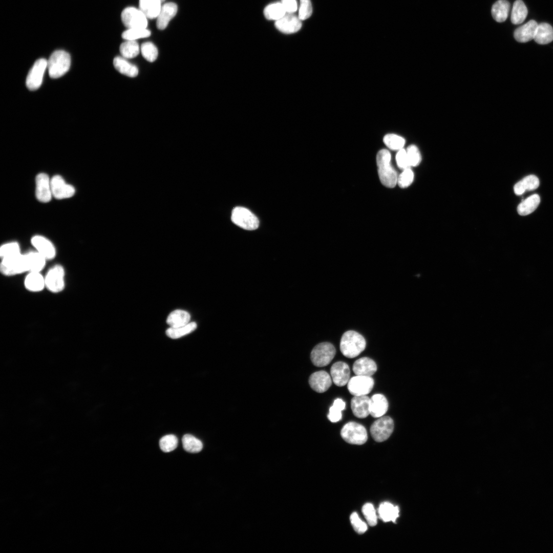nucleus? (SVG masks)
<instances>
[{"label": "nucleus", "instance_id": "aec40b11", "mask_svg": "<svg viewBox=\"0 0 553 553\" xmlns=\"http://www.w3.org/2000/svg\"><path fill=\"white\" fill-rule=\"evenodd\" d=\"M370 399L366 395L354 396L351 400V408L355 416L364 418L370 414Z\"/></svg>", "mask_w": 553, "mask_h": 553}, {"label": "nucleus", "instance_id": "3c124183", "mask_svg": "<svg viewBox=\"0 0 553 553\" xmlns=\"http://www.w3.org/2000/svg\"><path fill=\"white\" fill-rule=\"evenodd\" d=\"M396 161L399 168L405 169L410 168L407 152L404 148L398 151L396 155Z\"/></svg>", "mask_w": 553, "mask_h": 553}, {"label": "nucleus", "instance_id": "7c9ffc66", "mask_svg": "<svg viewBox=\"0 0 553 553\" xmlns=\"http://www.w3.org/2000/svg\"><path fill=\"white\" fill-rule=\"evenodd\" d=\"M510 8L509 3L506 0H498L492 7V15L497 22H504L507 18Z\"/></svg>", "mask_w": 553, "mask_h": 553}, {"label": "nucleus", "instance_id": "09e8293b", "mask_svg": "<svg viewBox=\"0 0 553 553\" xmlns=\"http://www.w3.org/2000/svg\"><path fill=\"white\" fill-rule=\"evenodd\" d=\"M312 8L310 0H300L298 17L301 20L308 18L311 15Z\"/></svg>", "mask_w": 553, "mask_h": 553}, {"label": "nucleus", "instance_id": "f257e3e1", "mask_svg": "<svg viewBox=\"0 0 553 553\" xmlns=\"http://www.w3.org/2000/svg\"><path fill=\"white\" fill-rule=\"evenodd\" d=\"M391 154L386 149L380 150L376 156L378 174L381 183L389 188H393L397 183L396 171L391 163Z\"/></svg>", "mask_w": 553, "mask_h": 553}, {"label": "nucleus", "instance_id": "dca6fc26", "mask_svg": "<svg viewBox=\"0 0 553 553\" xmlns=\"http://www.w3.org/2000/svg\"><path fill=\"white\" fill-rule=\"evenodd\" d=\"M275 27L281 32L290 34L298 31L302 27L301 20L293 13L286 14L275 22Z\"/></svg>", "mask_w": 553, "mask_h": 553}, {"label": "nucleus", "instance_id": "864d4df0", "mask_svg": "<svg viewBox=\"0 0 553 553\" xmlns=\"http://www.w3.org/2000/svg\"><path fill=\"white\" fill-rule=\"evenodd\" d=\"M160 1H161V2H163V1H164V0H160Z\"/></svg>", "mask_w": 553, "mask_h": 553}, {"label": "nucleus", "instance_id": "a878e982", "mask_svg": "<svg viewBox=\"0 0 553 553\" xmlns=\"http://www.w3.org/2000/svg\"><path fill=\"white\" fill-rule=\"evenodd\" d=\"M113 65L115 69L122 74L130 77H135L138 74L137 67L130 62L126 58L117 56L113 60Z\"/></svg>", "mask_w": 553, "mask_h": 553}, {"label": "nucleus", "instance_id": "4c0bfd02", "mask_svg": "<svg viewBox=\"0 0 553 553\" xmlns=\"http://www.w3.org/2000/svg\"><path fill=\"white\" fill-rule=\"evenodd\" d=\"M182 442L183 449L189 453H198L203 448L202 442L190 434L184 435L182 438Z\"/></svg>", "mask_w": 553, "mask_h": 553}, {"label": "nucleus", "instance_id": "37998d69", "mask_svg": "<svg viewBox=\"0 0 553 553\" xmlns=\"http://www.w3.org/2000/svg\"><path fill=\"white\" fill-rule=\"evenodd\" d=\"M140 50L143 57L148 61L153 62L158 57V49L155 45L151 42L148 41L143 43Z\"/></svg>", "mask_w": 553, "mask_h": 553}, {"label": "nucleus", "instance_id": "6ab92c4d", "mask_svg": "<svg viewBox=\"0 0 553 553\" xmlns=\"http://www.w3.org/2000/svg\"><path fill=\"white\" fill-rule=\"evenodd\" d=\"M177 10V5L174 3H166L162 5L156 18L157 28L160 30L164 29L169 21L175 16Z\"/></svg>", "mask_w": 553, "mask_h": 553}, {"label": "nucleus", "instance_id": "7ed1b4c3", "mask_svg": "<svg viewBox=\"0 0 553 553\" xmlns=\"http://www.w3.org/2000/svg\"><path fill=\"white\" fill-rule=\"evenodd\" d=\"M70 65L71 57L68 52L61 50L55 51L48 60L49 76L52 78L63 76L69 71Z\"/></svg>", "mask_w": 553, "mask_h": 553}, {"label": "nucleus", "instance_id": "cd10ccee", "mask_svg": "<svg viewBox=\"0 0 553 553\" xmlns=\"http://www.w3.org/2000/svg\"><path fill=\"white\" fill-rule=\"evenodd\" d=\"M160 0H139V9L147 18H157L161 8Z\"/></svg>", "mask_w": 553, "mask_h": 553}, {"label": "nucleus", "instance_id": "393cba45", "mask_svg": "<svg viewBox=\"0 0 553 553\" xmlns=\"http://www.w3.org/2000/svg\"><path fill=\"white\" fill-rule=\"evenodd\" d=\"M379 517L384 522L392 521L395 522L399 517V509L397 506H394L389 502L381 503L378 509Z\"/></svg>", "mask_w": 553, "mask_h": 553}, {"label": "nucleus", "instance_id": "5701e85b", "mask_svg": "<svg viewBox=\"0 0 553 553\" xmlns=\"http://www.w3.org/2000/svg\"><path fill=\"white\" fill-rule=\"evenodd\" d=\"M388 409V402L386 397L380 394L373 395L370 399V414L374 418L382 416Z\"/></svg>", "mask_w": 553, "mask_h": 553}, {"label": "nucleus", "instance_id": "6e6552de", "mask_svg": "<svg viewBox=\"0 0 553 553\" xmlns=\"http://www.w3.org/2000/svg\"><path fill=\"white\" fill-rule=\"evenodd\" d=\"M231 219L233 223L246 230H254L259 225L258 218L249 209L241 206L233 209Z\"/></svg>", "mask_w": 553, "mask_h": 553}, {"label": "nucleus", "instance_id": "f8f14e48", "mask_svg": "<svg viewBox=\"0 0 553 553\" xmlns=\"http://www.w3.org/2000/svg\"><path fill=\"white\" fill-rule=\"evenodd\" d=\"M374 384V380L371 376L356 375L349 380L347 388L350 393L354 396L366 395L372 391Z\"/></svg>", "mask_w": 553, "mask_h": 553}, {"label": "nucleus", "instance_id": "e433bc0d", "mask_svg": "<svg viewBox=\"0 0 553 553\" xmlns=\"http://www.w3.org/2000/svg\"><path fill=\"white\" fill-rule=\"evenodd\" d=\"M119 50L123 57L132 58L139 54L140 48L136 40H126L120 45Z\"/></svg>", "mask_w": 553, "mask_h": 553}, {"label": "nucleus", "instance_id": "8fccbe9b", "mask_svg": "<svg viewBox=\"0 0 553 553\" xmlns=\"http://www.w3.org/2000/svg\"><path fill=\"white\" fill-rule=\"evenodd\" d=\"M350 519L351 523L355 531L359 534H364L366 531L367 530V524L361 521L356 513L354 512L352 513L350 516Z\"/></svg>", "mask_w": 553, "mask_h": 553}, {"label": "nucleus", "instance_id": "a18cd8bd", "mask_svg": "<svg viewBox=\"0 0 553 553\" xmlns=\"http://www.w3.org/2000/svg\"><path fill=\"white\" fill-rule=\"evenodd\" d=\"M362 513L368 523L371 526H375L377 522V517L373 505L370 503H366L362 507Z\"/></svg>", "mask_w": 553, "mask_h": 553}, {"label": "nucleus", "instance_id": "49530a36", "mask_svg": "<svg viewBox=\"0 0 553 553\" xmlns=\"http://www.w3.org/2000/svg\"><path fill=\"white\" fill-rule=\"evenodd\" d=\"M406 152L410 166L418 165L421 161V154L418 148L412 144L408 147Z\"/></svg>", "mask_w": 553, "mask_h": 553}, {"label": "nucleus", "instance_id": "a19ab883", "mask_svg": "<svg viewBox=\"0 0 553 553\" xmlns=\"http://www.w3.org/2000/svg\"><path fill=\"white\" fill-rule=\"evenodd\" d=\"M151 31L146 28L128 29L122 34V38L125 40H136L151 35Z\"/></svg>", "mask_w": 553, "mask_h": 553}, {"label": "nucleus", "instance_id": "4be33fe9", "mask_svg": "<svg viewBox=\"0 0 553 553\" xmlns=\"http://www.w3.org/2000/svg\"><path fill=\"white\" fill-rule=\"evenodd\" d=\"M535 20H530L517 28L514 33L515 39L520 42H526L534 39L538 26Z\"/></svg>", "mask_w": 553, "mask_h": 553}, {"label": "nucleus", "instance_id": "c85d7f7f", "mask_svg": "<svg viewBox=\"0 0 553 553\" xmlns=\"http://www.w3.org/2000/svg\"><path fill=\"white\" fill-rule=\"evenodd\" d=\"M539 186V180L535 175H529L517 182L514 187L515 193L521 195L526 191L536 189Z\"/></svg>", "mask_w": 553, "mask_h": 553}, {"label": "nucleus", "instance_id": "f03ea898", "mask_svg": "<svg viewBox=\"0 0 553 553\" xmlns=\"http://www.w3.org/2000/svg\"><path fill=\"white\" fill-rule=\"evenodd\" d=\"M365 338L359 333L353 330L345 332L340 342V350L346 357L352 358L359 355L366 348Z\"/></svg>", "mask_w": 553, "mask_h": 553}, {"label": "nucleus", "instance_id": "de8ad7c7", "mask_svg": "<svg viewBox=\"0 0 553 553\" xmlns=\"http://www.w3.org/2000/svg\"><path fill=\"white\" fill-rule=\"evenodd\" d=\"M413 179L414 173L410 167L408 168L403 169L402 172L398 176L397 184L401 188H406L412 184Z\"/></svg>", "mask_w": 553, "mask_h": 553}, {"label": "nucleus", "instance_id": "a211bd4d", "mask_svg": "<svg viewBox=\"0 0 553 553\" xmlns=\"http://www.w3.org/2000/svg\"><path fill=\"white\" fill-rule=\"evenodd\" d=\"M309 384L314 391L323 393L330 387L332 380L327 372L322 370L314 372L310 376Z\"/></svg>", "mask_w": 553, "mask_h": 553}, {"label": "nucleus", "instance_id": "72a5a7b5", "mask_svg": "<svg viewBox=\"0 0 553 553\" xmlns=\"http://www.w3.org/2000/svg\"><path fill=\"white\" fill-rule=\"evenodd\" d=\"M528 14L527 7L522 0H516L513 6L511 19L514 25L520 24L525 19Z\"/></svg>", "mask_w": 553, "mask_h": 553}, {"label": "nucleus", "instance_id": "603ef678", "mask_svg": "<svg viewBox=\"0 0 553 553\" xmlns=\"http://www.w3.org/2000/svg\"><path fill=\"white\" fill-rule=\"evenodd\" d=\"M286 13H293L297 10V3L296 0H281Z\"/></svg>", "mask_w": 553, "mask_h": 553}, {"label": "nucleus", "instance_id": "79ce46f5", "mask_svg": "<svg viewBox=\"0 0 553 553\" xmlns=\"http://www.w3.org/2000/svg\"><path fill=\"white\" fill-rule=\"evenodd\" d=\"M21 253L17 242H11L3 244L0 248L1 259L13 257Z\"/></svg>", "mask_w": 553, "mask_h": 553}, {"label": "nucleus", "instance_id": "39448f33", "mask_svg": "<svg viewBox=\"0 0 553 553\" xmlns=\"http://www.w3.org/2000/svg\"><path fill=\"white\" fill-rule=\"evenodd\" d=\"M341 435L346 442L352 444H363L368 439L366 428L361 424L352 421L343 426L341 431Z\"/></svg>", "mask_w": 553, "mask_h": 553}, {"label": "nucleus", "instance_id": "412c9836", "mask_svg": "<svg viewBox=\"0 0 553 553\" xmlns=\"http://www.w3.org/2000/svg\"><path fill=\"white\" fill-rule=\"evenodd\" d=\"M352 369L356 375L371 376L377 371V366L373 359L363 357L354 363Z\"/></svg>", "mask_w": 553, "mask_h": 553}, {"label": "nucleus", "instance_id": "ddd939ff", "mask_svg": "<svg viewBox=\"0 0 553 553\" xmlns=\"http://www.w3.org/2000/svg\"><path fill=\"white\" fill-rule=\"evenodd\" d=\"M51 185L52 196L57 199L70 198L75 192L74 187L59 175L54 176L51 179Z\"/></svg>", "mask_w": 553, "mask_h": 553}, {"label": "nucleus", "instance_id": "9d476101", "mask_svg": "<svg viewBox=\"0 0 553 553\" xmlns=\"http://www.w3.org/2000/svg\"><path fill=\"white\" fill-rule=\"evenodd\" d=\"M121 18L124 25L128 29L146 28L147 18L139 9L133 7L125 8Z\"/></svg>", "mask_w": 553, "mask_h": 553}, {"label": "nucleus", "instance_id": "58836bf2", "mask_svg": "<svg viewBox=\"0 0 553 553\" xmlns=\"http://www.w3.org/2000/svg\"><path fill=\"white\" fill-rule=\"evenodd\" d=\"M385 144L390 149L399 151L403 148L405 144V139L395 134H388L383 138Z\"/></svg>", "mask_w": 553, "mask_h": 553}, {"label": "nucleus", "instance_id": "0eeeda50", "mask_svg": "<svg viewBox=\"0 0 553 553\" xmlns=\"http://www.w3.org/2000/svg\"><path fill=\"white\" fill-rule=\"evenodd\" d=\"M335 353V348L331 343L323 342L313 348L310 354V358L314 366L322 367L330 363Z\"/></svg>", "mask_w": 553, "mask_h": 553}, {"label": "nucleus", "instance_id": "c756f323", "mask_svg": "<svg viewBox=\"0 0 553 553\" xmlns=\"http://www.w3.org/2000/svg\"><path fill=\"white\" fill-rule=\"evenodd\" d=\"M190 315L187 311L177 309L168 316L166 323L170 327L176 328L184 326L189 323Z\"/></svg>", "mask_w": 553, "mask_h": 553}, {"label": "nucleus", "instance_id": "b1692460", "mask_svg": "<svg viewBox=\"0 0 553 553\" xmlns=\"http://www.w3.org/2000/svg\"><path fill=\"white\" fill-rule=\"evenodd\" d=\"M24 283L26 289L33 292L41 291L46 288L45 276L40 272H28Z\"/></svg>", "mask_w": 553, "mask_h": 553}, {"label": "nucleus", "instance_id": "9b49d317", "mask_svg": "<svg viewBox=\"0 0 553 553\" xmlns=\"http://www.w3.org/2000/svg\"><path fill=\"white\" fill-rule=\"evenodd\" d=\"M47 66L48 60L45 58H40L34 62L26 78V83L28 89L34 91L40 87Z\"/></svg>", "mask_w": 553, "mask_h": 553}, {"label": "nucleus", "instance_id": "ea45409f", "mask_svg": "<svg viewBox=\"0 0 553 553\" xmlns=\"http://www.w3.org/2000/svg\"><path fill=\"white\" fill-rule=\"evenodd\" d=\"M345 402L340 398L334 401L333 405L329 409L327 415L328 418L332 422H336L342 419L341 411L345 408Z\"/></svg>", "mask_w": 553, "mask_h": 553}, {"label": "nucleus", "instance_id": "c03bdc74", "mask_svg": "<svg viewBox=\"0 0 553 553\" xmlns=\"http://www.w3.org/2000/svg\"><path fill=\"white\" fill-rule=\"evenodd\" d=\"M177 444L178 439L173 434L166 435L162 437L159 441L160 449L164 452H169L174 450Z\"/></svg>", "mask_w": 553, "mask_h": 553}, {"label": "nucleus", "instance_id": "473e14b6", "mask_svg": "<svg viewBox=\"0 0 553 553\" xmlns=\"http://www.w3.org/2000/svg\"><path fill=\"white\" fill-rule=\"evenodd\" d=\"M29 272H41L46 264L47 260L36 251L26 253Z\"/></svg>", "mask_w": 553, "mask_h": 553}, {"label": "nucleus", "instance_id": "c9c22d12", "mask_svg": "<svg viewBox=\"0 0 553 553\" xmlns=\"http://www.w3.org/2000/svg\"><path fill=\"white\" fill-rule=\"evenodd\" d=\"M197 327L195 322H190L184 326L176 328L170 327L166 330V334L171 338L177 339L192 332Z\"/></svg>", "mask_w": 553, "mask_h": 553}, {"label": "nucleus", "instance_id": "4468645a", "mask_svg": "<svg viewBox=\"0 0 553 553\" xmlns=\"http://www.w3.org/2000/svg\"><path fill=\"white\" fill-rule=\"evenodd\" d=\"M35 194L37 200L41 202H49L52 196L51 179L48 175L40 173L36 177Z\"/></svg>", "mask_w": 553, "mask_h": 553}, {"label": "nucleus", "instance_id": "f704fd0d", "mask_svg": "<svg viewBox=\"0 0 553 553\" xmlns=\"http://www.w3.org/2000/svg\"><path fill=\"white\" fill-rule=\"evenodd\" d=\"M286 13L281 2L269 4L264 10V14L267 19L275 21L283 17Z\"/></svg>", "mask_w": 553, "mask_h": 553}, {"label": "nucleus", "instance_id": "2eb2a0df", "mask_svg": "<svg viewBox=\"0 0 553 553\" xmlns=\"http://www.w3.org/2000/svg\"><path fill=\"white\" fill-rule=\"evenodd\" d=\"M31 243L36 251L47 261L51 260L55 257L56 252L55 246L47 238L42 236L36 235L32 238Z\"/></svg>", "mask_w": 553, "mask_h": 553}, {"label": "nucleus", "instance_id": "2f4dec72", "mask_svg": "<svg viewBox=\"0 0 553 553\" xmlns=\"http://www.w3.org/2000/svg\"><path fill=\"white\" fill-rule=\"evenodd\" d=\"M540 202V198L538 194H534L524 200H523L517 207V211L520 215L526 216L533 212Z\"/></svg>", "mask_w": 553, "mask_h": 553}, {"label": "nucleus", "instance_id": "1a4fd4ad", "mask_svg": "<svg viewBox=\"0 0 553 553\" xmlns=\"http://www.w3.org/2000/svg\"><path fill=\"white\" fill-rule=\"evenodd\" d=\"M394 429V422L389 416L380 417L370 427V433L377 442H382L390 436Z\"/></svg>", "mask_w": 553, "mask_h": 553}, {"label": "nucleus", "instance_id": "423d86ee", "mask_svg": "<svg viewBox=\"0 0 553 553\" xmlns=\"http://www.w3.org/2000/svg\"><path fill=\"white\" fill-rule=\"evenodd\" d=\"M46 288L50 292L57 293L65 287V270L63 267L56 264L51 267L45 275Z\"/></svg>", "mask_w": 553, "mask_h": 553}, {"label": "nucleus", "instance_id": "f3484780", "mask_svg": "<svg viewBox=\"0 0 553 553\" xmlns=\"http://www.w3.org/2000/svg\"><path fill=\"white\" fill-rule=\"evenodd\" d=\"M330 373L334 384L338 387L346 385L350 378L349 366L343 361L334 363L331 367Z\"/></svg>", "mask_w": 553, "mask_h": 553}, {"label": "nucleus", "instance_id": "20e7f679", "mask_svg": "<svg viewBox=\"0 0 553 553\" xmlns=\"http://www.w3.org/2000/svg\"><path fill=\"white\" fill-rule=\"evenodd\" d=\"M1 260L0 269L1 273L4 275L12 276L29 271L26 254L20 253Z\"/></svg>", "mask_w": 553, "mask_h": 553}, {"label": "nucleus", "instance_id": "bb28decb", "mask_svg": "<svg viewBox=\"0 0 553 553\" xmlns=\"http://www.w3.org/2000/svg\"><path fill=\"white\" fill-rule=\"evenodd\" d=\"M535 41L538 44L546 45L553 40V28L548 23H542L538 25Z\"/></svg>", "mask_w": 553, "mask_h": 553}]
</instances>
